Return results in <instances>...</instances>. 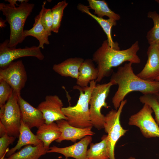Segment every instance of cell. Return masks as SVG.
<instances>
[{"label": "cell", "instance_id": "cell-11", "mask_svg": "<svg viewBox=\"0 0 159 159\" xmlns=\"http://www.w3.org/2000/svg\"><path fill=\"white\" fill-rule=\"evenodd\" d=\"M63 106L62 100L57 95H47L37 108L42 113L45 123L49 124L62 119L67 120L62 110Z\"/></svg>", "mask_w": 159, "mask_h": 159}, {"label": "cell", "instance_id": "cell-36", "mask_svg": "<svg viewBox=\"0 0 159 159\" xmlns=\"http://www.w3.org/2000/svg\"><path fill=\"white\" fill-rule=\"evenodd\" d=\"M155 1L158 4H159V0H155Z\"/></svg>", "mask_w": 159, "mask_h": 159}, {"label": "cell", "instance_id": "cell-39", "mask_svg": "<svg viewBox=\"0 0 159 159\" xmlns=\"http://www.w3.org/2000/svg\"></svg>", "mask_w": 159, "mask_h": 159}, {"label": "cell", "instance_id": "cell-4", "mask_svg": "<svg viewBox=\"0 0 159 159\" xmlns=\"http://www.w3.org/2000/svg\"><path fill=\"white\" fill-rule=\"evenodd\" d=\"M95 80L91 81L89 85L82 87L78 85L74 89L80 92V96L76 104L74 106L63 107L62 110L68 118L67 121L71 125L77 127L85 128L92 127L89 107V102L92 91L96 85Z\"/></svg>", "mask_w": 159, "mask_h": 159}, {"label": "cell", "instance_id": "cell-7", "mask_svg": "<svg viewBox=\"0 0 159 159\" xmlns=\"http://www.w3.org/2000/svg\"><path fill=\"white\" fill-rule=\"evenodd\" d=\"M21 120L18 96L14 91L9 98L0 110V122L5 127L8 134L19 137Z\"/></svg>", "mask_w": 159, "mask_h": 159}, {"label": "cell", "instance_id": "cell-19", "mask_svg": "<svg viewBox=\"0 0 159 159\" xmlns=\"http://www.w3.org/2000/svg\"><path fill=\"white\" fill-rule=\"evenodd\" d=\"M77 8L79 11L87 14L97 21L106 34L107 40L111 47L117 50L120 49L118 44L114 42L111 35V29L113 26L117 24L116 21L110 19H105L99 17L90 12L88 6L81 4H78Z\"/></svg>", "mask_w": 159, "mask_h": 159}, {"label": "cell", "instance_id": "cell-35", "mask_svg": "<svg viewBox=\"0 0 159 159\" xmlns=\"http://www.w3.org/2000/svg\"><path fill=\"white\" fill-rule=\"evenodd\" d=\"M127 159H136L134 157H130L129 158Z\"/></svg>", "mask_w": 159, "mask_h": 159}, {"label": "cell", "instance_id": "cell-34", "mask_svg": "<svg viewBox=\"0 0 159 159\" xmlns=\"http://www.w3.org/2000/svg\"><path fill=\"white\" fill-rule=\"evenodd\" d=\"M155 96L156 97L157 100L159 104V94Z\"/></svg>", "mask_w": 159, "mask_h": 159}, {"label": "cell", "instance_id": "cell-21", "mask_svg": "<svg viewBox=\"0 0 159 159\" xmlns=\"http://www.w3.org/2000/svg\"><path fill=\"white\" fill-rule=\"evenodd\" d=\"M41 12L34 18L33 27L29 30H24L23 36L25 38L31 36L36 38L39 42L38 46L42 49L44 48V44H49V36L41 21Z\"/></svg>", "mask_w": 159, "mask_h": 159}, {"label": "cell", "instance_id": "cell-15", "mask_svg": "<svg viewBox=\"0 0 159 159\" xmlns=\"http://www.w3.org/2000/svg\"><path fill=\"white\" fill-rule=\"evenodd\" d=\"M56 123L61 133L60 137L56 140L57 143H60L64 140L75 142L87 136H92L95 134L92 130V127L81 128L75 127L70 125L65 120L57 121Z\"/></svg>", "mask_w": 159, "mask_h": 159}, {"label": "cell", "instance_id": "cell-30", "mask_svg": "<svg viewBox=\"0 0 159 159\" xmlns=\"http://www.w3.org/2000/svg\"><path fill=\"white\" fill-rule=\"evenodd\" d=\"M16 138L6 134L0 138V159L4 157L9 145L14 142Z\"/></svg>", "mask_w": 159, "mask_h": 159}, {"label": "cell", "instance_id": "cell-12", "mask_svg": "<svg viewBox=\"0 0 159 159\" xmlns=\"http://www.w3.org/2000/svg\"><path fill=\"white\" fill-rule=\"evenodd\" d=\"M91 135L87 136L79 142L70 146L59 148L53 145L49 148L47 153H55L63 155L64 159L71 157L75 159H88L87 152V148L92 141Z\"/></svg>", "mask_w": 159, "mask_h": 159}, {"label": "cell", "instance_id": "cell-29", "mask_svg": "<svg viewBox=\"0 0 159 159\" xmlns=\"http://www.w3.org/2000/svg\"><path fill=\"white\" fill-rule=\"evenodd\" d=\"M13 92L12 87L7 83L0 79V107L5 104Z\"/></svg>", "mask_w": 159, "mask_h": 159}, {"label": "cell", "instance_id": "cell-20", "mask_svg": "<svg viewBox=\"0 0 159 159\" xmlns=\"http://www.w3.org/2000/svg\"><path fill=\"white\" fill-rule=\"evenodd\" d=\"M38 128L36 135L43 143L44 148L47 151L52 143L60 137L61 132L55 122L49 124L44 123Z\"/></svg>", "mask_w": 159, "mask_h": 159}, {"label": "cell", "instance_id": "cell-22", "mask_svg": "<svg viewBox=\"0 0 159 159\" xmlns=\"http://www.w3.org/2000/svg\"><path fill=\"white\" fill-rule=\"evenodd\" d=\"M47 151L42 142L37 146L26 145L8 158V159H39L41 156L47 153Z\"/></svg>", "mask_w": 159, "mask_h": 159}, {"label": "cell", "instance_id": "cell-5", "mask_svg": "<svg viewBox=\"0 0 159 159\" xmlns=\"http://www.w3.org/2000/svg\"><path fill=\"white\" fill-rule=\"evenodd\" d=\"M113 85L110 81L97 84L92 91L89 102L90 119L93 126L98 130L104 128L105 116L101 113V110L102 107L109 108L106 100Z\"/></svg>", "mask_w": 159, "mask_h": 159}, {"label": "cell", "instance_id": "cell-18", "mask_svg": "<svg viewBox=\"0 0 159 159\" xmlns=\"http://www.w3.org/2000/svg\"><path fill=\"white\" fill-rule=\"evenodd\" d=\"M92 59H87L81 64L79 71L78 76L76 80L77 85L84 87L88 86L90 82L96 80L98 77V71Z\"/></svg>", "mask_w": 159, "mask_h": 159}, {"label": "cell", "instance_id": "cell-33", "mask_svg": "<svg viewBox=\"0 0 159 159\" xmlns=\"http://www.w3.org/2000/svg\"><path fill=\"white\" fill-rule=\"evenodd\" d=\"M6 21V20H3L1 18H0V26L1 28L4 27L6 26L5 22Z\"/></svg>", "mask_w": 159, "mask_h": 159}, {"label": "cell", "instance_id": "cell-8", "mask_svg": "<svg viewBox=\"0 0 159 159\" xmlns=\"http://www.w3.org/2000/svg\"><path fill=\"white\" fill-rule=\"evenodd\" d=\"M27 76L24 65L21 60L13 62L5 67L0 68V79L7 83L17 96L24 88Z\"/></svg>", "mask_w": 159, "mask_h": 159}, {"label": "cell", "instance_id": "cell-25", "mask_svg": "<svg viewBox=\"0 0 159 159\" xmlns=\"http://www.w3.org/2000/svg\"><path fill=\"white\" fill-rule=\"evenodd\" d=\"M147 17L151 19L153 26L147 32L146 38L150 45H159V14L156 11H149Z\"/></svg>", "mask_w": 159, "mask_h": 159}, {"label": "cell", "instance_id": "cell-38", "mask_svg": "<svg viewBox=\"0 0 159 159\" xmlns=\"http://www.w3.org/2000/svg\"><path fill=\"white\" fill-rule=\"evenodd\" d=\"M2 159H8V158H3Z\"/></svg>", "mask_w": 159, "mask_h": 159}, {"label": "cell", "instance_id": "cell-27", "mask_svg": "<svg viewBox=\"0 0 159 159\" xmlns=\"http://www.w3.org/2000/svg\"><path fill=\"white\" fill-rule=\"evenodd\" d=\"M46 1H44L42 5L41 21L49 36L52 34L53 21L52 10L47 9L45 6Z\"/></svg>", "mask_w": 159, "mask_h": 159}, {"label": "cell", "instance_id": "cell-13", "mask_svg": "<svg viewBox=\"0 0 159 159\" xmlns=\"http://www.w3.org/2000/svg\"><path fill=\"white\" fill-rule=\"evenodd\" d=\"M147 54V62L142 70L136 75L144 80H156L159 77V45H150Z\"/></svg>", "mask_w": 159, "mask_h": 159}, {"label": "cell", "instance_id": "cell-10", "mask_svg": "<svg viewBox=\"0 0 159 159\" xmlns=\"http://www.w3.org/2000/svg\"><path fill=\"white\" fill-rule=\"evenodd\" d=\"M9 39H6L0 44V67L4 68L19 58L26 57H35L40 60L44 58L41 48L38 46L26 47L23 48H10Z\"/></svg>", "mask_w": 159, "mask_h": 159}, {"label": "cell", "instance_id": "cell-1", "mask_svg": "<svg viewBox=\"0 0 159 159\" xmlns=\"http://www.w3.org/2000/svg\"><path fill=\"white\" fill-rule=\"evenodd\" d=\"M132 63H125L113 72L110 81L118 87L112 99L115 109L117 110L125 96L133 91L140 92L143 95H156L159 94V81L142 80L134 72Z\"/></svg>", "mask_w": 159, "mask_h": 159}, {"label": "cell", "instance_id": "cell-2", "mask_svg": "<svg viewBox=\"0 0 159 159\" xmlns=\"http://www.w3.org/2000/svg\"><path fill=\"white\" fill-rule=\"evenodd\" d=\"M140 49L138 42L136 41L129 48L122 50L111 47L107 40L94 53L92 60L95 62L98 71L96 82H100L105 77L113 73L112 68L128 61L132 64H139L141 60L137 54Z\"/></svg>", "mask_w": 159, "mask_h": 159}, {"label": "cell", "instance_id": "cell-37", "mask_svg": "<svg viewBox=\"0 0 159 159\" xmlns=\"http://www.w3.org/2000/svg\"><path fill=\"white\" fill-rule=\"evenodd\" d=\"M156 81H159V77L156 80Z\"/></svg>", "mask_w": 159, "mask_h": 159}, {"label": "cell", "instance_id": "cell-32", "mask_svg": "<svg viewBox=\"0 0 159 159\" xmlns=\"http://www.w3.org/2000/svg\"><path fill=\"white\" fill-rule=\"evenodd\" d=\"M6 134H7V131L6 128L5 126L1 122H0V137Z\"/></svg>", "mask_w": 159, "mask_h": 159}, {"label": "cell", "instance_id": "cell-17", "mask_svg": "<svg viewBox=\"0 0 159 159\" xmlns=\"http://www.w3.org/2000/svg\"><path fill=\"white\" fill-rule=\"evenodd\" d=\"M19 139L15 146L9 150L6 153V156L9 157L19 150L24 146L28 145L37 146L42 142L34 135L30 129L21 120L19 128Z\"/></svg>", "mask_w": 159, "mask_h": 159}, {"label": "cell", "instance_id": "cell-16", "mask_svg": "<svg viewBox=\"0 0 159 159\" xmlns=\"http://www.w3.org/2000/svg\"><path fill=\"white\" fill-rule=\"evenodd\" d=\"M84 60L80 57L69 58L60 63L54 64L52 69L62 76L69 77L77 80L80 67Z\"/></svg>", "mask_w": 159, "mask_h": 159}, {"label": "cell", "instance_id": "cell-24", "mask_svg": "<svg viewBox=\"0 0 159 159\" xmlns=\"http://www.w3.org/2000/svg\"><path fill=\"white\" fill-rule=\"evenodd\" d=\"M90 9L94 10V14L100 18L107 16L109 19L115 21L119 20L121 18L119 14L112 11L109 8L107 2L105 0H88Z\"/></svg>", "mask_w": 159, "mask_h": 159}, {"label": "cell", "instance_id": "cell-31", "mask_svg": "<svg viewBox=\"0 0 159 159\" xmlns=\"http://www.w3.org/2000/svg\"><path fill=\"white\" fill-rule=\"evenodd\" d=\"M6 1H7L9 2V4L11 7H16V6H18L19 5H18L16 2L19 1L20 3L28 1V0H5Z\"/></svg>", "mask_w": 159, "mask_h": 159}, {"label": "cell", "instance_id": "cell-6", "mask_svg": "<svg viewBox=\"0 0 159 159\" xmlns=\"http://www.w3.org/2000/svg\"><path fill=\"white\" fill-rule=\"evenodd\" d=\"M127 102L126 100H123L117 110L112 109L105 116L104 128L105 132L107 134L109 159H115L114 150L116 144L120 138L125 135L128 130L122 128L120 121L122 109Z\"/></svg>", "mask_w": 159, "mask_h": 159}, {"label": "cell", "instance_id": "cell-9", "mask_svg": "<svg viewBox=\"0 0 159 159\" xmlns=\"http://www.w3.org/2000/svg\"><path fill=\"white\" fill-rule=\"evenodd\" d=\"M153 112L149 105L144 104L138 112L130 116L129 125L138 127L146 138H159V127L152 116Z\"/></svg>", "mask_w": 159, "mask_h": 159}, {"label": "cell", "instance_id": "cell-28", "mask_svg": "<svg viewBox=\"0 0 159 159\" xmlns=\"http://www.w3.org/2000/svg\"><path fill=\"white\" fill-rule=\"evenodd\" d=\"M139 99L141 103L148 105L150 107L154 113L155 120L159 125V104L155 96L150 94L143 95Z\"/></svg>", "mask_w": 159, "mask_h": 159}, {"label": "cell", "instance_id": "cell-23", "mask_svg": "<svg viewBox=\"0 0 159 159\" xmlns=\"http://www.w3.org/2000/svg\"><path fill=\"white\" fill-rule=\"evenodd\" d=\"M87 155L88 159H109L107 135H103L100 142L90 143Z\"/></svg>", "mask_w": 159, "mask_h": 159}, {"label": "cell", "instance_id": "cell-3", "mask_svg": "<svg viewBox=\"0 0 159 159\" xmlns=\"http://www.w3.org/2000/svg\"><path fill=\"white\" fill-rule=\"evenodd\" d=\"M28 1L21 3L17 7H13L9 4H0V10L9 24L10 35L8 46L16 48L25 38L23 36L24 25L28 17L30 15L34 6Z\"/></svg>", "mask_w": 159, "mask_h": 159}, {"label": "cell", "instance_id": "cell-26", "mask_svg": "<svg viewBox=\"0 0 159 159\" xmlns=\"http://www.w3.org/2000/svg\"><path fill=\"white\" fill-rule=\"evenodd\" d=\"M68 4L65 0L59 2L51 9L53 21L52 32L55 33L58 32L64 10Z\"/></svg>", "mask_w": 159, "mask_h": 159}, {"label": "cell", "instance_id": "cell-14", "mask_svg": "<svg viewBox=\"0 0 159 159\" xmlns=\"http://www.w3.org/2000/svg\"><path fill=\"white\" fill-rule=\"evenodd\" d=\"M18 100L21 113V120L31 129L38 128L45 123V120L41 112L25 100L20 95Z\"/></svg>", "mask_w": 159, "mask_h": 159}]
</instances>
